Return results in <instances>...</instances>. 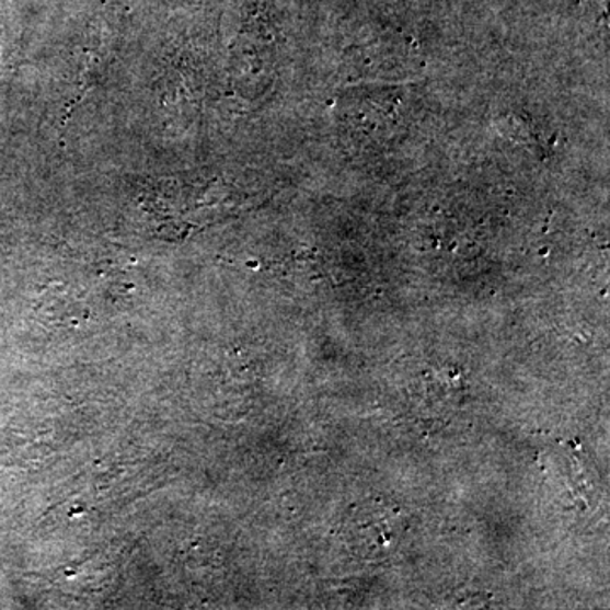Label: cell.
Returning <instances> with one entry per match:
<instances>
[]
</instances>
